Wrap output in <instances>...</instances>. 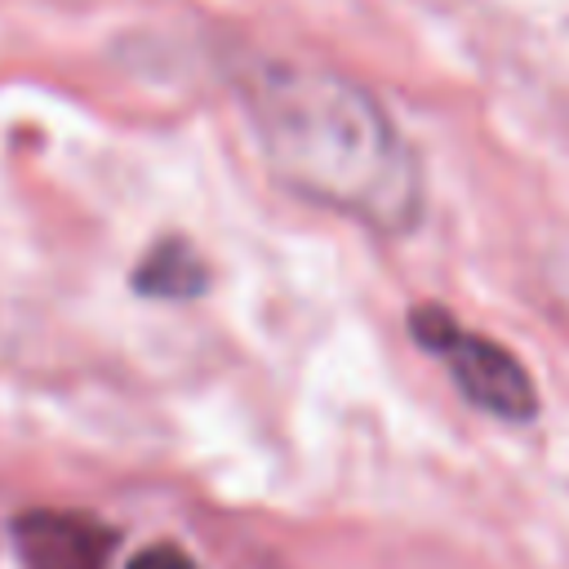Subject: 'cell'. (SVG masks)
Instances as JSON below:
<instances>
[{"label":"cell","mask_w":569,"mask_h":569,"mask_svg":"<svg viewBox=\"0 0 569 569\" xmlns=\"http://www.w3.org/2000/svg\"><path fill=\"white\" fill-rule=\"evenodd\" d=\"M231 93L280 187L378 236L418 227V151L365 84L289 58H236Z\"/></svg>","instance_id":"1"},{"label":"cell","mask_w":569,"mask_h":569,"mask_svg":"<svg viewBox=\"0 0 569 569\" xmlns=\"http://www.w3.org/2000/svg\"><path fill=\"white\" fill-rule=\"evenodd\" d=\"M409 333L418 338V347H427L449 369L453 387L476 409H485L489 418L529 422L538 413V387H533L529 369L502 342L462 329L453 311H445V307H413L409 311Z\"/></svg>","instance_id":"2"},{"label":"cell","mask_w":569,"mask_h":569,"mask_svg":"<svg viewBox=\"0 0 569 569\" xmlns=\"http://www.w3.org/2000/svg\"><path fill=\"white\" fill-rule=\"evenodd\" d=\"M13 547L27 569H107L116 529L84 511H22L13 520Z\"/></svg>","instance_id":"3"},{"label":"cell","mask_w":569,"mask_h":569,"mask_svg":"<svg viewBox=\"0 0 569 569\" xmlns=\"http://www.w3.org/2000/svg\"><path fill=\"white\" fill-rule=\"evenodd\" d=\"M204 284L209 271L187 240H156L133 271V289L147 298H196L204 293Z\"/></svg>","instance_id":"4"},{"label":"cell","mask_w":569,"mask_h":569,"mask_svg":"<svg viewBox=\"0 0 569 569\" xmlns=\"http://www.w3.org/2000/svg\"><path fill=\"white\" fill-rule=\"evenodd\" d=\"M124 569H200L178 542H151L124 560Z\"/></svg>","instance_id":"5"}]
</instances>
